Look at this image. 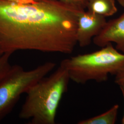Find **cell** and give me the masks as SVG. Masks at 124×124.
<instances>
[{
    "label": "cell",
    "instance_id": "52a82bcc",
    "mask_svg": "<svg viewBox=\"0 0 124 124\" xmlns=\"http://www.w3.org/2000/svg\"><path fill=\"white\" fill-rule=\"evenodd\" d=\"M86 8L105 18L113 16L118 11L115 0H88Z\"/></svg>",
    "mask_w": 124,
    "mask_h": 124
},
{
    "label": "cell",
    "instance_id": "5bb4252c",
    "mask_svg": "<svg viewBox=\"0 0 124 124\" xmlns=\"http://www.w3.org/2000/svg\"><path fill=\"white\" fill-rule=\"evenodd\" d=\"M3 54H4V53H3L0 50V57H1Z\"/></svg>",
    "mask_w": 124,
    "mask_h": 124
},
{
    "label": "cell",
    "instance_id": "5b68a950",
    "mask_svg": "<svg viewBox=\"0 0 124 124\" xmlns=\"http://www.w3.org/2000/svg\"><path fill=\"white\" fill-rule=\"evenodd\" d=\"M105 17L88 11H82L78 19L76 39L81 47L89 46L106 23Z\"/></svg>",
    "mask_w": 124,
    "mask_h": 124
},
{
    "label": "cell",
    "instance_id": "30bf717a",
    "mask_svg": "<svg viewBox=\"0 0 124 124\" xmlns=\"http://www.w3.org/2000/svg\"><path fill=\"white\" fill-rule=\"evenodd\" d=\"M69 4L74 5L82 9H85L87 8L88 0H60Z\"/></svg>",
    "mask_w": 124,
    "mask_h": 124
},
{
    "label": "cell",
    "instance_id": "6da1fadb",
    "mask_svg": "<svg viewBox=\"0 0 124 124\" xmlns=\"http://www.w3.org/2000/svg\"><path fill=\"white\" fill-rule=\"evenodd\" d=\"M84 10L60 0H0V50L71 54L77 44L78 18Z\"/></svg>",
    "mask_w": 124,
    "mask_h": 124
},
{
    "label": "cell",
    "instance_id": "4fadbf2b",
    "mask_svg": "<svg viewBox=\"0 0 124 124\" xmlns=\"http://www.w3.org/2000/svg\"><path fill=\"white\" fill-rule=\"evenodd\" d=\"M117 1L121 7L124 8V0H117Z\"/></svg>",
    "mask_w": 124,
    "mask_h": 124
},
{
    "label": "cell",
    "instance_id": "277c9868",
    "mask_svg": "<svg viewBox=\"0 0 124 124\" xmlns=\"http://www.w3.org/2000/svg\"><path fill=\"white\" fill-rule=\"evenodd\" d=\"M56 63L46 62L30 70L18 65H11L0 79V121L12 111L20 96L46 76Z\"/></svg>",
    "mask_w": 124,
    "mask_h": 124
},
{
    "label": "cell",
    "instance_id": "7c38bea8",
    "mask_svg": "<svg viewBox=\"0 0 124 124\" xmlns=\"http://www.w3.org/2000/svg\"><path fill=\"white\" fill-rule=\"evenodd\" d=\"M119 86H120V90H121V93H122V96H123V98L124 102V85H120ZM121 124H124V115H123V118H122V120H121Z\"/></svg>",
    "mask_w": 124,
    "mask_h": 124
},
{
    "label": "cell",
    "instance_id": "8fae6325",
    "mask_svg": "<svg viewBox=\"0 0 124 124\" xmlns=\"http://www.w3.org/2000/svg\"><path fill=\"white\" fill-rule=\"evenodd\" d=\"M115 82L119 86L121 85H124V69L115 75Z\"/></svg>",
    "mask_w": 124,
    "mask_h": 124
},
{
    "label": "cell",
    "instance_id": "ba28073f",
    "mask_svg": "<svg viewBox=\"0 0 124 124\" xmlns=\"http://www.w3.org/2000/svg\"><path fill=\"white\" fill-rule=\"evenodd\" d=\"M119 105L115 104L108 110L100 115L81 120L78 124H114L117 120Z\"/></svg>",
    "mask_w": 124,
    "mask_h": 124
},
{
    "label": "cell",
    "instance_id": "9c48e42d",
    "mask_svg": "<svg viewBox=\"0 0 124 124\" xmlns=\"http://www.w3.org/2000/svg\"><path fill=\"white\" fill-rule=\"evenodd\" d=\"M12 54L10 53H4L0 58V79L11 66L9 63V58Z\"/></svg>",
    "mask_w": 124,
    "mask_h": 124
},
{
    "label": "cell",
    "instance_id": "3957f363",
    "mask_svg": "<svg viewBox=\"0 0 124 124\" xmlns=\"http://www.w3.org/2000/svg\"><path fill=\"white\" fill-rule=\"evenodd\" d=\"M60 64L76 83L102 82L108 80L109 75H115L124 69V54L109 43L97 51L64 59Z\"/></svg>",
    "mask_w": 124,
    "mask_h": 124
},
{
    "label": "cell",
    "instance_id": "7a4b0ae2",
    "mask_svg": "<svg viewBox=\"0 0 124 124\" xmlns=\"http://www.w3.org/2000/svg\"><path fill=\"white\" fill-rule=\"evenodd\" d=\"M70 80L67 70L60 63L51 75L41 79L28 91L19 118L31 120L29 124H55L58 107Z\"/></svg>",
    "mask_w": 124,
    "mask_h": 124
},
{
    "label": "cell",
    "instance_id": "8992f818",
    "mask_svg": "<svg viewBox=\"0 0 124 124\" xmlns=\"http://www.w3.org/2000/svg\"><path fill=\"white\" fill-rule=\"evenodd\" d=\"M93 40L94 44L100 47L115 43V48L124 54V12L118 18L107 22Z\"/></svg>",
    "mask_w": 124,
    "mask_h": 124
}]
</instances>
